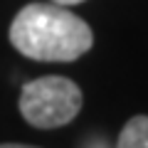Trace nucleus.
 <instances>
[{
	"label": "nucleus",
	"mask_w": 148,
	"mask_h": 148,
	"mask_svg": "<svg viewBox=\"0 0 148 148\" xmlns=\"http://www.w3.org/2000/svg\"><path fill=\"white\" fill-rule=\"evenodd\" d=\"M116 148H148V116H133L121 128Z\"/></svg>",
	"instance_id": "obj_3"
},
{
	"label": "nucleus",
	"mask_w": 148,
	"mask_h": 148,
	"mask_svg": "<svg viewBox=\"0 0 148 148\" xmlns=\"http://www.w3.org/2000/svg\"><path fill=\"white\" fill-rule=\"evenodd\" d=\"M82 109V89L67 77H40L20 94V114L35 128H59Z\"/></svg>",
	"instance_id": "obj_2"
},
{
	"label": "nucleus",
	"mask_w": 148,
	"mask_h": 148,
	"mask_svg": "<svg viewBox=\"0 0 148 148\" xmlns=\"http://www.w3.org/2000/svg\"><path fill=\"white\" fill-rule=\"evenodd\" d=\"M0 148H37V146H22V143H0Z\"/></svg>",
	"instance_id": "obj_5"
},
{
	"label": "nucleus",
	"mask_w": 148,
	"mask_h": 148,
	"mask_svg": "<svg viewBox=\"0 0 148 148\" xmlns=\"http://www.w3.org/2000/svg\"><path fill=\"white\" fill-rule=\"evenodd\" d=\"M10 42L37 62H74L94 45L91 27L57 3H30L10 25Z\"/></svg>",
	"instance_id": "obj_1"
},
{
	"label": "nucleus",
	"mask_w": 148,
	"mask_h": 148,
	"mask_svg": "<svg viewBox=\"0 0 148 148\" xmlns=\"http://www.w3.org/2000/svg\"><path fill=\"white\" fill-rule=\"evenodd\" d=\"M49 3H57V5L69 8V5H79V3H84V0H49Z\"/></svg>",
	"instance_id": "obj_4"
}]
</instances>
